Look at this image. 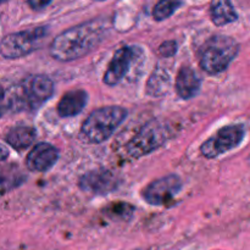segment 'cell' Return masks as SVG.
Returning a JSON list of instances; mask_svg holds the SVG:
<instances>
[{
	"label": "cell",
	"mask_w": 250,
	"mask_h": 250,
	"mask_svg": "<svg viewBox=\"0 0 250 250\" xmlns=\"http://www.w3.org/2000/svg\"><path fill=\"white\" fill-rule=\"evenodd\" d=\"M109 32L104 20H92L66 29L50 44L49 53L61 62L83 58L100 45Z\"/></svg>",
	"instance_id": "1"
},
{
	"label": "cell",
	"mask_w": 250,
	"mask_h": 250,
	"mask_svg": "<svg viewBox=\"0 0 250 250\" xmlns=\"http://www.w3.org/2000/svg\"><path fill=\"white\" fill-rule=\"evenodd\" d=\"M127 115L128 111L121 106H105L94 110L82 124L81 141L87 144H99L107 141L126 120Z\"/></svg>",
	"instance_id": "2"
},
{
	"label": "cell",
	"mask_w": 250,
	"mask_h": 250,
	"mask_svg": "<svg viewBox=\"0 0 250 250\" xmlns=\"http://www.w3.org/2000/svg\"><path fill=\"white\" fill-rule=\"evenodd\" d=\"M239 53V44L229 36H214L203 45L199 65L209 75H219L229 68Z\"/></svg>",
	"instance_id": "3"
},
{
	"label": "cell",
	"mask_w": 250,
	"mask_h": 250,
	"mask_svg": "<svg viewBox=\"0 0 250 250\" xmlns=\"http://www.w3.org/2000/svg\"><path fill=\"white\" fill-rule=\"evenodd\" d=\"M54 93V82L45 75H36L21 83L19 92L10 98L6 109L14 111L32 110L50 99Z\"/></svg>",
	"instance_id": "4"
},
{
	"label": "cell",
	"mask_w": 250,
	"mask_h": 250,
	"mask_svg": "<svg viewBox=\"0 0 250 250\" xmlns=\"http://www.w3.org/2000/svg\"><path fill=\"white\" fill-rule=\"evenodd\" d=\"M171 138V133L164 124L151 120L144 125L125 146V151L131 158H142L161 148Z\"/></svg>",
	"instance_id": "5"
},
{
	"label": "cell",
	"mask_w": 250,
	"mask_h": 250,
	"mask_svg": "<svg viewBox=\"0 0 250 250\" xmlns=\"http://www.w3.org/2000/svg\"><path fill=\"white\" fill-rule=\"evenodd\" d=\"M48 36V27L39 26L32 29L11 33L0 42V54L5 59H20L38 50Z\"/></svg>",
	"instance_id": "6"
},
{
	"label": "cell",
	"mask_w": 250,
	"mask_h": 250,
	"mask_svg": "<svg viewBox=\"0 0 250 250\" xmlns=\"http://www.w3.org/2000/svg\"><path fill=\"white\" fill-rule=\"evenodd\" d=\"M246 137V127L243 125L225 126L210 137L200 146V153L208 159L219 158L222 154L237 148Z\"/></svg>",
	"instance_id": "7"
},
{
	"label": "cell",
	"mask_w": 250,
	"mask_h": 250,
	"mask_svg": "<svg viewBox=\"0 0 250 250\" xmlns=\"http://www.w3.org/2000/svg\"><path fill=\"white\" fill-rule=\"evenodd\" d=\"M182 190V181L177 175H168L153 181L143 192V199L154 207L170 203Z\"/></svg>",
	"instance_id": "8"
},
{
	"label": "cell",
	"mask_w": 250,
	"mask_h": 250,
	"mask_svg": "<svg viewBox=\"0 0 250 250\" xmlns=\"http://www.w3.org/2000/svg\"><path fill=\"white\" fill-rule=\"evenodd\" d=\"M78 186L83 192L89 194L105 195L119 188L120 180L112 171L97 168L84 173L78 181Z\"/></svg>",
	"instance_id": "9"
},
{
	"label": "cell",
	"mask_w": 250,
	"mask_h": 250,
	"mask_svg": "<svg viewBox=\"0 0 250 250\" xmlns=\"http://www.w3.org/2000/svg\"><path fill=\"white\" fill-rule=\"evenodd\" d=\"M139 48L126 45L117 49L112 56L107 70L104 75V83L107 85H116L129 72L131 66L138 56Z\"/></svg>",
	"instance_id": "10"
},
{
	"label": "cell",
	"mask_w": 250,
	"mask_h": 250,
	"mask_svg": "<svg viewBox=\"0 0 250 250\" xmlns=\"http://www.w3.org/2000/svg\"><path fill=\"white\" fill-rule=\"evenodd\" d=\"M59 160V149L53 144L41 142L29 151L26 159V166L32 172H46Z\"/></svg>",
	"instance_id": "11"
},
{
	"label": "cell",
	"mask_w": 250,
	"mask_h": 250,
	"mask_svg": "<svg viewBox=\"0 0 250 250\" xmlns=\"http://www.w3.org/2000/svg\"><path fill=\"white\" fill-rule=\"evenodd\" d=\"M88 103V94L83 89H73L65 93L58 104L60 117H72L81 114Z\"/></svg>",
	"instance_id": "12"
},
{
	"label": "cell",
	"mask_w": 250,
	"mask_h": 250,
	"mask_svg": "<svg viewBox=\"0 0 250 250\" xmlns=\"http://www.w3.org/2000/svg\"><path fill=\"white\" fill-rule=\"evenodd\" d=\"M202 80L190 67H182L177 73L175 82L176 92L182 99H192L199 93Z\"/></svg>",
	"instance_id": "13"
},
{
	"label": "cell",
	"mask_w": 250,
	"mask_h": 250,
	"mask_svg": "<svg viewBox=\"0 0 250 250\" xmlns=\"http://www.w3.org/2000/svg\"><path fill=\"white\" fill-rule=\"evenodd\" d=\"M37 131L31 126H15L7 132L6 143L16 150H24L34 143Z\"/></svg>",
	"instance_id": "14"
},
{
	"label": "cell",
	"mask_w": 250,
	"mask_h": 250,
	"mask_svg": "<svg viewBox=\"0 0 250 250\" xmlns=\"http://www.w3.org/2000/svg\"><path fill=\"white\" fill-rule=\"evenodd\" d=\"M210 16H211V21L216 26H226L238 20V14L233 4L226 0L212 2L210 5Z\"/></svg>",
	"instance_id": "15"
},
{
	"label": "cell",
	"mask_w": 250,
	"mask_h": 250,
	"mask_svg": "<svg viewBox=\"0 0 250 250\" xmlns=\"http://www.w3.org/2000/svg\"><path fill=\"white\" fill-rule=\"evenodd\" d=\"M171 77L165 68L158 67L153 71L146 83V94L151 97H161L170 89Z\"/></svg>",
	"instance_id": "16"
},
{
	"label": "cell",
	"mask_w": 250,
	"mask_h": 250,
	"mask_svg": "<svg viewBox=\"0 0 250 250\" xmlns=\"http://www.w3.org/2000/svg\"><path fill=\"white\" fill-rule=\"evenodd\" d=\"M26 181V176L14 165L0 166V194L20 187Z\"/></svg>",
	"instance_id": "17"
},
{
	"label": "cell",
	"mask_w": 250,
	"mask_h": 250,
	"mask_svg": "<svg viewBox=\"0 0 250 250\" xmlns=\"http://www.w3.org/2000/svg\"><path fill=\"white\" fill-rule=\"evenodd\" d=\"M105 216L111 220H129L134 212V208L127 203H112L103 210Z\"/></svg>",
	"instance_id": "18"
},
{
	"label": "cell",
	"mask_w": 250,
	"mask_h": 250,
	"mask_svg": "<svg viewBox=\"0 0 250 250\" xmlns=\"http://www.w3.org/2000/svg\"><path fill=\"white\" fill-rule=\"evenodd\" d=\"M182 6L181 1H170V0H161L155 5L153 10V17L156 21H163V20L168 19L173 12Z\"/></svg>",
	"instance_id": "19"
},
{
	"label": "cell",
	"mask_w": 250,
	"mask_h": 250,
	"mask_svg": "<svg viewBox=\"0 0 250 250\" xmlns=\"http://www.w3.org/2000/svg\"><path fill=\"white\" fill-rule=\"evenodd\" d=\"M159 53L164 58H171L177 53V43L175 41H166L159 46Z\"/></svg>",
	"instance_id": "20"
},
{
	"label": "cell",
	"mask_w": 250,
	"mask_h": 250,
	"mask_svg": "<svg viewBox=\"0 0 250 250\" xmlns=\"http://www.w3.org/2000/svg\"><path fill=\"white\" fill-rule=\"evenodd\" d=\"M50 4L51 1H38V0H31V1H28V5L33 10H43L44 7H46Z\"/></svg>",
	"instance_id": "21"
},
{
	"label": "cell",
	"mask_w": 250,
	"mask_h": 250,
	"mask_svg": "<svg viewBox=\"0 0 250 250\" xmlns=\"http://www.w3.org/2000/svg\"><path fill=\"white\" fill-rule=\"evenodd\" d=\"M9 155V150L6 149V146H4L2 144H0V161L5 160Z\"/></svg>",
	"instance_id": "22"
},
{
	"label": "cell",
	"mask_w": 250,
	"mask_h": 250,
	"mask_svg": "<svg viewBox=\"0 0 250 250\" xmlns=\"http://www.w3.org/2000/svg\"><path fill=\"white\" fill-rule=\"evenodd\" d=\"M2 98H4V90H2V88L0 87V100H1Z\"/></svg>",
	"instance_id": "23"
}]
</instances>
